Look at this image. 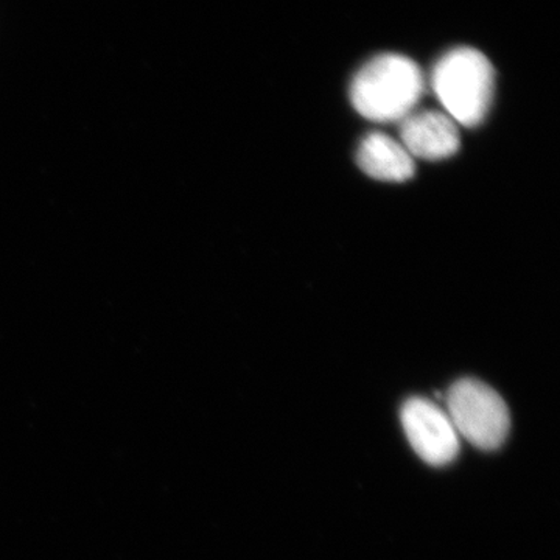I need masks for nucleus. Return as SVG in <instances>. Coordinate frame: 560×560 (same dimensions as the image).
Here are the masks:
<instances>
[{"label":"nucleus","instance_id":"1","mask_svg":"<svg viewBox=\"0 0 560 560\" xmlns=\"http://www.w3.org/2000/svg\"><path fill=\"white\" fill-rule=\"evenodd\" d=\"M423 88L425 80L415 61L404 55L383 54L353 77L350 102L364 119L400 121L418 106Z\"/></svg>","mask_w":560,"mask_h":560},{"label":"nucleus","instance_id":"2","mask_svg":"<svg viewBox=\"0 0 560 560\" xmlns=\"http://www.w3.org/2000/svg\"><path fill=\"white\" fill-rule=\"evenodd\" d=\"M495 86V72L486 55L471 47H456L442 55L433 72L431 88L460 127H478L488 116Z\"/></svg>","mask_w":560,"mask_h":560},{"label":"nucleus","instance_id":"3","mask_svg":"<svg viewBox=\"0 0 560 560\" xmlns=\"http://www.w3.org/2000/svg\"><path fill=\"white\" fill-rule=\"evenodd\" d=\"M447 415L459 436L481 451H495L510 434L506 404L495 389L475 378H463L452 386Z\"/></svg>","mask_w":560,"mask_h":560},{"label":"nucleus","instance_id":"4","mask_svg":"<svg viewBox=\"0 0 560 560\" xmlns=\"http://www.w3.org/2000/svg\"><path fill=\"white\" fill-rule=\"evenodd\" d=\"M401 425L419 458L431 466H447L459 453V434L447 411L431 400L412 397L400 412Z\"/></svg>","mask_w":560,"mask_h":560},{"label":"nucleus","instance_id":"5","mask_svg":"<svg viewBox=\"0 0 560 560\" xmlns=\"http://www.w3.org/2000/svg\"><path fill=\"white\" fill-rule=\"evenodd\" d=\"M400 143L412 160H447L458 153L459 125L444 110H412L400 120Z\"/></svg>","mask_w":560,"mask_h":560},{"label":"nucleus","instance_id":"6","mask_svg":"<svg viewBox=\"0 0 560 560\" xmlns=\"http://www.w3.org/2000/svg\"><path fill=\"white\" fill-rule=\"evenodd\" d=\"M357 164L371 178L386 183H404L415 176V160L400 140L385 132H370L361 140Z\"/></svg>","mask_w":560,"mask_h":560}]
</instances>
